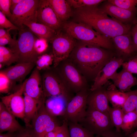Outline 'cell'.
<instances>
[{
	"label": "cell",
	"instance_id": "6da1fadb",
	"mask_svg": "<svg viewBox=\"0 0 137 137\" xmlns=\"http://www.w3.org/2000/svg\"><path fill=\"white\" fill-rule=\"evenodd\" d=\"M114 57L108 49L80 41L68 59L88 82L94 81L99 71Z\"/></svg>",
	"mask_w": 137,
	"mask_h": 137
},
{
	"label": "cell",
	"instance_id": "7a4b0ae2",
	"mask_svg": "<svg viewBox=\"0 0 137 137\" xmlns=\"http://www.w3.org/2000/svg\"><path fill=\"white\" fill-rule=\"evenodd\" d=\"M79 22L86 24L100 34L110 38L130 33V26L110 18L97 5L76 9Z\"/></svg>",
	"mask_w": 137,
	"mask_h": 137
},
{
	"label": "cell",
	"instance_id": "3957f363",
	"mask_svg": "<svg viewBox=\"0 0 137 137\" xmlns=\"http://www.w3.org/2000/svg\"><path fill=\"white\" fill-rule=\"evenodd\" d=\"M62 25L65 31L75 39L107 49L113 48L111 38L100 34L86 24L70 22Z\"/></svg>",
	"mask_w": 137,
	"mask_h": 137
},
{
	"label": "cell",
	"instance_id": "277c9868",
	"mask_svg": "<svg viewBox=\"0 0 137 137\" xmlns=\"http://www.w3.org/2000/svg\"><path fill=\"white\" fill-rule=\"evenodd\" d=\"M19 31L18 39L14 45L10 49L17 55L18 63H35L40 56L34 48V43L37 38L28 27H24Z\"/></svg>",
	"mask_w": 137,
	"mask_h": 137
},
{
	"label": "cell",
	"instance_id": "5b68a950",
	"mask_svg": "<svg viewBox=\"0 0 137 137\" xmlns=\"http://www.w3.org/2000/svg\"><path fill=\"white\" fill-rule=\"evenodd\" d=\"M69 90L75 94L89 89L88 81L67 59L54 67Z\"/></svg>",
	"mask_w": 137,
	"mask_h": 137
},
{
	"label": "cell",
	"instance_id": "8992f818",
	"mask_svg": "<svg viewBox=\"0 0 137 137\" xmlns=\"http://www.w3.org/2000/svg\"><path fill=\"white\" fill-rule=\"evenodd\" d=\"M42 78L43 91L46 98L61 95L64 97L69 102L74 96L73 93L69 90L53 66L45 70Z\"/></svg>",
	"mask_w": 137,
	"mask_h": 137
},
{
	"label": "cell",
	"instance_id": "52a82bcc",
	"mask_svg": "<svg viewBox=\"0 0 137 137\" xmlns=\"http://www.w3.org/2000/svg\"><path fill=\"white\" fill-rule=\"evenodd\" d=\"M49 42L52 44L54 67L68 58L77 43L75 39L60 30L56 32Z\"/></svg>",
	"mask_w": 137,
	"mask_h": 137
},
{
	"label": "cell",
	"instance_id": "ba28073f",
	"mask_svg": "<svg viewBox=\"0 0 137 137\" xmlns=\"http://www.w3.org/2000/svg\"><path fill=\"white\" fill-rule=\"evenodd\" d=\"M80 124L95 135L101 136L114 127L109 114L88 106L86 115Z\"/></svg>",
	"mask_w": 137,
	"mask_h": 137
},
{
	"label": "cell",
	"instance_id": "9c48e42d",
	"mask_svg": "<svg viewBox=\"0 0 137 137\" xmlns=\"http://www.w3.org/2000/svg\"><path fill=\"white\" fill-rule=\"evenodd\" d=\"M90 88L82 90L76 94L68 102L63 116L67 122L80 123L87 112V98Z\"/></svg>",
	"mask_w": 137,
	"mask_h": 137
},
{
	"label": "cell",
	"instance_id": "30bf717a",
	"mask_svg": "<svg viewBox=\"0 0 137 137\" xmlns=\"http://www.w3.org/2000/svg\"><path fill=\"white\" fill-rule=\"evenodd\" d=\"M39 0H22L12 12L10 21L20 29L27 22H37V14Z\"/></svg>",
	"mask_w": 137,
	"mask_h": 137
},
{
	"label": "cell",
	"instance_id": "8fae6325",
	"mask_svg": "<svg viewBox=\"0 0 137 137\" xmlns=\"http://www.w3.org/2000/svg\"><path fill=\"white\" fill-rule=\"evenodd\" d=\"M45 103L32 121V126L36 137H41L60 126L56 117L51 115L47 110Z\"/></svg>",
	"mask_w": 137,
	"mask_h": 137
},
{
	"label": "cell",
	"instance_id": "7c38bea8",
	"mask_svg": "<svg viewBox=\"0 0 137 137\" xmlns=\"http://www.w3.org/2000/svg\"><path fill=\"white\" fill-rule=\"evenodd\" d=\"M37 22L44 25L56 32L62 26L48 0H40L37 14Z\"/></svg>",
	"mask_w": 137,
	"mask_h": 137
},
{
	"label": "cell",
	"instance_id": "4fadbf2b",
	"mask_svg": "<svg viewBox=\"0 0 137 137\" xmlns=\"http://www.w3.org/2000/svg\"><path fill=\"white\" fill-rule=\"evenodd\" d=\"M25 81L16 92L1 98V102L7 110L15 117L23 119L24 116L25 102L23 96Z\"/></svg>",
	"mask_w": 137,
	"mask_h": 137
},
{
	"label": "cell",
	"instance_id": "5bb4252c",
	"mask_svg": "<svg viewBox=\"0 0 137 137\" xmlns=\"http://www.w3.org/2000/svg\"><path fill=\"white\" fill-rule=\"evenodd\" d=\"M124 62L121 58L114 57L99 71L90 88L92 91L105 85L122 65Z\"/></svg>",
	"mask_w": 137,
	"mask_h": 137
},
{
	"label": "cell",
	"instance_id": "9a60e30c",
	"mask_svg": "<svg viewBox=\"0 0 137 137\" xmlns=\"http://www.w3.org/2000/svg\"><path fill=\"white\" fill-rule=\"evenodd\" d=\"M111 82L109 80L102 87L90 91L87 98L88 106L109 114L110 107L106 90Z\"/></svg>",
	"mask_w": 137,
	"mask_h": 137
},
{
	"label": "cell",
	"instance_id": "2e32d148",
	"mask_svg": "<svg viewBox=\"0 0 137 137\" xmlns=\"http://www.w3.org/2000/svg\"><path fill=\"white\" fill-rule=\"evenodd\" d=\"M25 81L24 93L40 102H45L46 98L44 94L42 77L39 71L35 68L29 78Z\"/></svg>",
	"mask_w": 137,
	"mask_h": 137
},
{
	"label": "cell",
	"instance_id": "e0dca14e",
	"mask_svg": "<svg viewBox=\"0 0 137 137\" xmlns=\"http://www.w3.org/2000/svg\"><path fill=\"white\" fill-rule=\"evenodd\" d=\"M100 8L107 14L124 24L134 21L137 13V9L133 10L125 9L108 1Z\"/></svg>",
	"mask_w": 137,
	"mask_h": 137
},
{
	"label": "cell",
	"instance_id": "ac0fdd59",
	"mask_svg": "<svg viewBox=\"0 0 137 137\" xmlns=\"http://www.w3.org/2000/svg\"><path fill=\"white\" fill-rule=\"evenodd\" d=\"M120 91L126 92L131 90L133 86L137 85V79L132 74L123 68L119 73L116 72L110 79Z\"/></svg>",
	"mask_w": 137,
	"mask_h": 137
},
{
	"label": "cell",
	"instance_id": "d6986e66",
	"mask_svg": "<svg viewBox=\"0 0 137 137\" xmlns=\"http://www.w3.org/2000/svg\"><path fill=\"white\" fill-rule=\"evenodd\" d=\"M15 116L9 112L0 102V133L7 131L15 132L23 128L16 119Z\"/></svg>",
	"mask_w": 137,
	"mask_h": 137
},
{
	"label": "cell",
	"instance_id": "ffe728a7",
	"mask_svg": "<svg viewBox=\"0 0 137 137\" xmlns=\"http://www.w3.org/2000/svg\"><path fill=\"white\" fill-rule=\"evenodd\" d=\"M35 65L32 63H19L17 64L1 71L13 84L23 80L31 72Z\"/></svg>",
	"mask_w": 137,
	"mask_h": 137
},
{
	"label": "cell",
	"instance_id": "44dd1931",
	"mask_svg": "<svg viewBox=\"0 0 137 137\" xmlns=\"http://www.w3.org/2000/svg\"><path fill=\"white\" fill-rule=\"evenodd\" d=\"M130 33L117 36L112 38L115 48L122 56V58L124 62L127 61V58L136 51Z\"/></svg>",
	"mask_w": 137,
	"mask_h": 137
},
{
	"label": "cell",
	"instance_id": "7402d4cb",
	"mask_svg": "<svg viewBox=\"0 0 137 137\" xmlns=\"http://www.w3.org/2000/svg\"><path fill=\"white\" fill-rule=\"evenodd\" d=\"M68 101L63 96L58 95L49 97L46 99L45 105L49 113L53 116H63Z\"/></svg>",
	"mask_w": 137,
	"mask_h": 137
},
{
	"label": "cell",
	"instance_id": "603a6c76",
	"mask_svg": "<svg viewBox=\"0 0 137 137\" xmlns=\"http://www.w3.org/2000/svg\"><path fill=\"white\" fill-rule=\"evenodd\" d=\"M24 116L23 118L26 127H32L30 122L36 115L42 104V102L31 97L24 92Z\"/></svg>",
	"mask_w": 137,
	"mask_h": 137
},
{
	"label": "cell",
	"instance_id": "cb8c5ba5",
	"mask_svg": "<svg viewBox=\"0 0 137 137\" xmlns=\"http://www.w3.org/2000/svg\"><path fill=\"white\" fill-rule=\"evenodd\" d=\"M106 92L112 107L122 108L127 98L126 92L120 91L112 82L107 88Z\"/></svg>",
	"mask_w": 137,
	"mask_h": 137
},
{
	"label": "cell",
	"instance_id": "d4e9b609",
	"mask_svg": "<svg viewBox=\"0 0 137 137\" xmlns=\"http://www.w3.org/2000/svg\"><path fill=\"white\" fill-rule=\"evenodd\" d=\"M24 25L28 27L39 38H43L50 41L56 32L47 26L36 22H27Z\"/></svg>",
	"mask_w": 137,
	"mask_h": 137
},
{
	"label": "cell",
	"instance_id": "484cf974",
	"mask_svg": "<svg viewBox=\"0 0 137 137\" xmlns=\"http://www.w3.org/2000/svg\"><path fill=\"white\" fill-rule=\"evenodd\" d=\"M48 1L57 16L62 22L70 18L72 14L71 6L66 0Z\"/></svg>",
	"mask_w": 137,
	"mask_h": 137
},
{
	"label": "cell",
	"instance_id": "4316f807",
	"mask_svg": "<svg viewBox=\"0 0 137 137\" xmlns=\"http://www.w3.org/2000/svg\"><path fill=\"white\" fill-rule=\"evenodd\" d=\"M70 137H100L95 135L79 123L67 122ZM101 137V136H100Z\"/></svg>",
	"mask_w": 137,
	"mask_h": 137
},
{
	"label": "cell",
	"instance_id": "83f0119b",
	"mask_svg": "<svg viewBox=\"0 0 137 137\" xmlns=\"http://www.w3.org/2000/svg\"><path fill=\"white\" fill-rule=\"evenodd\" d=\"M137 122V115L135 111L124 114L121 129L126 135L130 134Z\"/></svg>",
	"mask_w": 137,
	"mask_h": 137
},
{
	"label": "cell",
	"instance_id": "f1b7e54d",
	"mask_svg": "<svg viewBox=\"0 0 137 137\" xmlns=\"http://www.w3.org/2000/svg\"><path fill=\"white\" fill-rule=\"evenodd\" d=\"M18 58L16 54L10 48L0 46V63L3 66H9L15 62H18Z\"/></svg>",
	"mask_w": 137,
	"mask_h": 137
},
{
	"label": "cell",
	"instance_id": "f546056e",
	"mask_svg": "<svg viewBox=\"0 0 137 137\" xmlns=\"http://www.w3.org/2000/svg\"><path fill=\"white\" fill-rule=\"evenodd\" d=\"M109 114L111 122L118 132L121 131V127L124 113L122 108L110 107Z\"/></svg>",
	"mask_w": 137,
	"mask_h": 137
},
{
	"label": "cell",
	"instance_id": "4dcf8cb0",
	"mask_svg": "<svg viewBox=\"0 0 137 137\" xmlns=\"http://www.w3.org/2000/svg\"><path fill=\"white\" fill-rule=\"evenodd\" d=\"M126 92L127 98L122 108L124 113L135 111L137 105V89Z\"/></svg>",
	"mask_w": 137,
	"mask_h": 137
},
{
	"label": "cell",
	"instance_id": "1f68e13d",
	"mask_svg": "<svg viewBox=\"0 0 137 137\" xmlns=\"http://www.w3.org/2000/svg\"><path fill=\"white\" fill-rule=\"evenodd\" d=\"M54 57L52 53L45 54L40 55L36 62V68L39 71L50 68L53 64Z\"/></svg>",
	"mask_w": 137,
	"mask_h": 137
},
{
	"label": "cell",
	"instance_id": "d6a6232c",
	"mask_svg": "<svg viewBox=\"0 0 137 137\" xmlns=\"http://www.w3.org/2000/svg\"><path fill=\"white\" fill-rule=\"evenodd\" d=\"M109 3L122 8L133 10L137 9V0H108Z\"/></svg>",
	"mask_w": 137,
	"mask_h": 137
},
{
	"label": "cell",
	"instance_id": "836d02e7",
	"mask_svg": "<svg viewBox=\"0 0 137 137\" xmlns=\"http://www.w3.org/2000/svg\"><path fill=\"white\" fill-rule=\"evenodd\" d=\"M71 6L76 9L80 8L97 6L103 2V0H67Z\"/></svg>",
	"mask_w": 137,
	"mask_h": 137
},
{
	"label": "cell",
	"instance_id": "e575fe53",
	"mask_svg": "<svg viewBox=\"0 0 137 137\" xmlns=\"http://www.w3.org/2000/svg\"><path fill=\"white\" fill-rule=\"evenodd\" d=\"M13 84L7 76L1 71L0 73V92L2 93H8Z\"/></svg>",
	"mask_w": 137,
	"mask_h": 137
},
{
	"label": "cell",
	"instance_id": "d590c367",
	"mask_svg": "<svg viewBox=\"0 0 137 137\" xmlns=\"http://www.w3.org/2000/svg\"><path fill=\"white\" fill-rule=\"evenodd\" d=\"M48 41L43 38H36L34 43L35 50L40 55L44 53L48 47Z\"/></svg>",
	"mask_w": 137,
	"mask_h": 137
},
{
	"label": "cell",
	"instance_id": "8d00e7d4",
	"mask_svg": "<svg viewBox=\"0 0 137 137\" xmlns=\"http://www.w3.org/2000/svg\"><path fill=\"white\" fill-rule=\"evenodd\" d=\"M122 66L131 73L137 74V57L131 58L123 63Z\"/></svg>",
	"mask_w": 137,
	"mask_h": 137
},
{
	"label": "cell",
	"instance_id": "74e56055",
	"mask_svg": "<svg viewBox=\"0 0 137 137\" xmlns=\"http://www.w3.org/2000/svg\"><path fill=\"white\" fill-rule=\"evenodd\" d=\"M1 11H0V28L9 29L11 30H17L18 31L20 29L14 25Z\"/></svg>",
	"mask_w": 137,
	"mask_h": 137
},
{
	"label": "cell",
	"instance_id": "f35d334b",
	"mask_svg": "<svg viewBox=\"0 0 137 137\" xmlns=\"http://www.w3.org/2000/svg\"><path fill=\"white\" fill-rule=\"evenodd\" d=\"M13 137H36L32 127H26L14 132Z\"/></svg>",
	"mask_w": 137,
	"mask_h": 137
},
{
	"label": "cell",
	"instance_id": "ab89813d",
	"mask_svg": "<svg viewBox=\"0 0 137 137\" xmlns=\"http://www.w3.org/2000/svg\"><path fill=\"white\" fill-rule=\"evenodd\" d=\"M11 2V0H0V11L9 18L12 15L10 10Z\"/></svg>",
	"mask_w": 137,
	"mask_h": 137
},
{
	"label": "cell",
	"instance_id": "60d3db41",
	"mask_svg": "<svg viewBox=\"0 0 137 137\" xmlns=\"http://www.w3.org/2000/svg\"><path fill=\"white\" fill-rule=\"evenodd\" d=\"M56 137H70L68 131V122L64 119Z\"/></svg>",
	"mask_w": 137,
	"mask_h": 137
},
{
	"label": "cell",
	"instance_id": "b9f144b4",
	"mask_svg": "<svg viewBox=\"0 0 137 137\" xmlns=\"http://www.w3.org/2000/svg\"><path fill=\"white\" fill-rule=\"evenodd\" d=\"M116 130H111L104 133L101 136L102 137H126L125 136Z\"/></svg>",
	"mask_w": 137,
	"mask_h": 137
},
{
	"label": "cell",
	"instance_id": "7bdbcfd3",
	"mask_svg": "<svg viewBox=\"0 0 137 137\" xmlns=\"http://www.w3.org/2000/svg\"><path fill=\"white\" fill-rule=\"evenodd\" d=\"M130 33L132 38L133 45L136 51H137V22L132 28Z\"/></svg>",
	"mask_w": 137,
	"mask_h": 137
},
{
	"label": "cell",
	"instance_id": "ee69618b",
	"mask_svg": "<svg viewBox=\"0 0 137 137\" xmlns=\"http://www.w3.org/2000/svg\"><path fill=\"white\" fill-rule=\"evenodd\" d=\"M61 125L57 127L53 130L46 133L41 137H56L60 130Z\"/></svg>",
	"mask_w": 137,
	"mask_h": 137
},
{
	"label": "cell",
	"instance_id": "f6af8a7d",
	"mask_svg": "<svg viewBox=\"0 0 137 137\" xmlns=\"http://www.w3.org/2000/svg\"><path fill=\"white\" fill-rule=\"evenodd\" d=\"M22 0H11L10 10L12 12L16 6Z\"/></svg>",
	"mask_w": 137,
	"mask_h": 137
},
{
	"label": "cell",
	"instance_id": "bcb514c9",
	"mask_svg": "<svg viewBox=\"0 0 137 137\" xmlns=\"http://www.w3.org/2000/svg\"><path fill=\"white\" fill-rule=\"evenodd\" d=\"M14 132H7L5 133H0V137H13Z\"/></svg>",
	"mask_w": 137,
	"mask_h": 137
},
{
	"label": "cell",
	"instance_id": "7dc6e473",
	"mask_svg": "<svg viewBox=\"0 0 137 137\" xmlns=\"http://www.w3.org/2000/svg\"><path fill=\"white\" fill-rule=\"evenodd\" d=\"M7 31L5 30L4 28L0 29V38L3 37L5 35Z\"/></svg>",
	"mask_w": 137,
	"mask_h": 137
},
{
	"label": "cell",
	"instance_id": "c3c4849f",
	"mask_svg": "<svg viewBox=\"0 0 137 137\" xmlns=\"http://www.w3.org/2000/svg\"><path fill=\"white\" fill-rule=\"evenodd\" d=\"M128 137H137V130L129 135Z\"/></svg>",
	"mask_w": 137,
	"mask_h": 137
},
{
	"label": "cell",
	"instance_id": "681fc988",
	"mask_svg": "<svg viewBox=\"0 0 137 137\" xmlns=\"http://www.w3.org/2000/svg\"><path fill=\"white\" fill-rule=\"evenodd\" d=\"M135 112H136V114L137 115V105L136 107L135 110ZM137 127V123H136L135 126V127Z\"/></svg>",
	"mask_w": 137,
	"mask_h": 137
},
{
	"label": "cell",
	"instance_id": "f907efd6",
	"mask_svg": "<svg viewBox=\"0 0 137 137\" xmlns=\"http://www.w3.org/2000/svg\"></svg>",
	"mask_w": 137,
	"mask_h": 137
}]
</instances>
